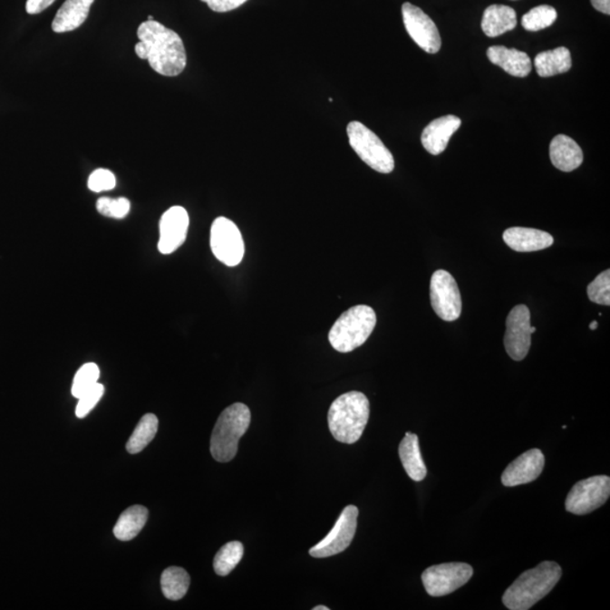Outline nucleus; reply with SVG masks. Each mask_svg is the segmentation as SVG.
Wrapping results in <instances>:
<instances>
[{
    "mask_svg": "<svg viewBox=\"0 0 610 610\" xmlns=\"http://www.w3.org/2000/svg\"><path fill=\"white\" fill-rule=\"evenodd\" d=\"M593 6L597 9V11L602 12L609 15L610 14V0H591Z\"/></svg>",
    "mask_w": 610,
    "mask_h": 610,
    "instance_id": "c9c22d12",
    "label": "nucleus"
},
{
    "mask_svg": "<svg viewBox=\"0 0 610 610\" xmlns=\"http://www.w3.org/2000/svg\"><path fill=\"white\" fill-rule=\"evenodd\" d=\"M56 2V0H27L26 2V13L30 15H35V14H40L45 11L49 6Z\"/></svg>",
    "mask_w": 610,
    "mask_h": 610,
    "instance_id": "f704fd0d",
    "label": "nucleus"
},
{
    "mask_svg": "<svg viewBox=\"0 0 610 610\" xmlns=\"http://www.w3.org/2000/svg\"><path fill=\"white\" fill-rule=\"evenodd\" d=\"M431 305L444 321H456L461 315L462 301L456 279L447 270L440 269L431 278Z\"/></svg>",
    "mask_w": 610,
    "mask_h": 610,
    "instance_id": "9d476101",
    "label": "nucleus"
},
{
    "mask_svg": "<svg viewBox=\"0 0 610 610\" xmlns=\"http://www.w3.org/2000/svg\"><path fill=\"white\" fill-rule=\"evenodd\" d=\"M504 347L508 356L515 361L525 360L531 346V334L536 328L531 325V315L528 306L516 305L507 318Z\"/></svg>",
    "mask_w": 610,
    "mask_h": 610,
    "instance_id": "9b49d317",
    "label": "nucleus"
},
{
    "mask_svg": "<svg viewBox=\"0 0 610 610\" xmlns=\"http://www.w3.org/2000/svg\"><path fill=\"white\" fill-rule=\"evenodd\" d=\"M490 63L515 77H526L530 74L533 63L526 53L517 49H508L503 45H493L488 50Z\"/></svg>",
    "mask_w": 610,
    "mask_h": 610,
    "instance_id": "6ab92c4d",
    "label": "nucleus"
},
{
    "mask_svg": "<svg viewBox=\"0 0 610 610\" xmlns=\"http://www.w3.org/2000/svg\"><path fill=\"white\" fill-rule=\"evenodd\" d=\"M251 423V412L245 403L236 402L219 415L210 438V453L218 462H228L237 456L238 441Z\"/></svg>",
    "mask_w": 610,
    "mask_h": 610,
    "instance_id": "20e7f679",
    "label": "nucleus"
},
{
    "mask_svg": "<svg viewBox=\"0 0 610 610\" xmlns=\"http://www.w3.org/2000/svg\"><path fill=\"white\" fill-rule=\"evenodd\" d=\"M472 575L474 570L470 564L444 563L426 568L421 575V581L426 593L432 597H443L465 586Z\"/></svg>",
    "mask_w": 610,
    "mask_h": 610,
    "instance_id": "0eeeda50",
    "label": "nucleus"
},
{
    "mask_svg": "<svg viewBox=\"0 0 610 610\" xmlns=\"http://www.w3.org/2000/svg\"><path fill=\"white\" fill-rule=\"evenodd\" d=\"M189 228V215L181 206H173L162 215L160 221L159 250L171 255L185 243Z\"/></svg>",
    "mask_w": 610,
    "mask_h": 610,
    "instance_id": "4468645a",
    "label": "nucleus"
},
{
    "mask_svg": "<svg viewBox=\"0 0 610 610\" xmlns=\"http://www.w3.org/2000/svg\"><path fill=\"white\" fill-rule=\"evenodd\" d=\"M461 126V119L456 116H446L435 119L423 131L421 144L429 153L440 155L446 150L451 137Z\"/></svg>",
    "mask_w": 610,
    "mask_h": 610,
    "instance_id": "dca6fc26",
    "label": "nucleus"
},
{
    "mask_svg": "<svg viewBox=\"0 0 610 610\" xmlns=\"http://www.w3.org/2000/svg\"><path fill=\"white\" fill-rule=\"evenodd\" d=\"M149 519V510L143 506H132L119 517L113 534L121 541H130L139 535Z\"/></svg>",
    "mask_w": 610,
    "mask_h": 610,
    "instance_id": "b1692460",
    "label": "nucleus"
},
{
    "mask_svg": "<svg viewBox=\"0 0 610 610\" xmlns=\"http://www.w3.org/2000/svg\"><path fill=\"white\" fill-rule=\"evenodd\" d=\"M159 430V419L154 414H146L137 424L134 432L126 444L127 451L136 455L144 450L153 441Z\"/></svg>",
    "mask_w": 610,
    "mask_h": 610,
    "instance_id": "a878e982",
    "label": "nucleus"
},
{
    "mask_svg": "<svg viewBox=\"0 0 610 610\" xmlns=\"http://www.w3.org/2000/svg\"><path fill=\"white\" fill-rule=\"evenodd\" d=\"M201 2L208 4L213 12L228 13L241 7L247 0H201Z\"/></svg>",
    "mask_w": 610,
    "mask_h": 610,
    "instance_id": "72a5a7b5",
    "label": "nucleus"
},
{
    "mask_svg": "<svg viewBox=\"0 0 610 610\" xmlns=\"http://www.w3.org/2000/svg\"><path fill=\"white\" fill-rule=\"evenodd\" d=\"M96 209L103 217L121 219L125 218L131 212V201L127 198H109V197H102L96 203Z\"/></svg>",
    "mask_w": 610,
    "mask_h": 610,
    "instance_id": "7c9ffc66",
    "label": "nucleus"
},
{
    "mask_svg": "<svg viewBox=\"0 0 610 610\" xmlns=\"http://www.w3.org/2000/svg\"><path fill=\"white\" fill-rule=\"evenodd\" d=\"M597 328H598V323H597V321L595 320V321H593V323L590 324V329L595 330V329H597Z\"/></svg>",
    "mask_w": 610,
    "mask_h": 610,
    "instance_id": "e433bc0d",
    "label": "nucleus"
},
{
    "mask_svg": "<svg viewBox=\"0 0 610 610\" xmlns=\"http://www.w3.org/2000/svg\"><path fill=\"white\" fill-rule=\"evenodd\" d=\"M347 136L352 149L371 169L380 173H392L394 159L382 140L360 121H352L347 126Z\"/></svg>",
    "mask_w": 610,
    "mask_h": 610,
    "instance_id": "423d86ee",
    "label": "nucleus"
},
{
    "mask_svg": "<svg viewBox=\"0 0 610 610\" xmlns=\"http://www.w3.org/2000/svg\"><path fill=\"white\" fill-rule=\"evenodd\" d=\"M100 378V369L95 363H86L82 366L73 382L72 393L75 398H80L87 390L94 387Z\"/></svg>",
    "mask_w": 610,
    "mask_h": 610,
    "instance_id": "c85d7f7f",
    "label": "nucleus"
},
{
    "mask_svg": "<svg viewBox=\"0 0 610 610\" xmlns=\"http://www.w3.org/2000/svg\"><path fill=\"white\" fill-rule=\"evenodd\" d=\"M104 393V387L101 383H96L94 387H92L90 390H87L85 393H82L80 398H78V403L76 406V416L78 419H84L87 415L90 414L91 411L98 405L100 399L102 398Z\"/></svg>",
    "mask_w": 610,
    "mask_h": 610,
    "instance_id": "2f4dec72",
    "label": "nucleus"
},
{
    "mask_svg": "<svg viewBox=\"0 0 610 610\" xmlns=\"http://www.w3.org/2000/svg\"><path fill=\"white\" fill-rule=\"evenodd\" d=\"M140 43L135 53L145 59L160 75H180L187 66L185 44L180 35L156 21L141 23L137 30Z\"/></svg>",
    "mask_w": 610,
    "mask_h": 610,
    "instance_id": "f257e3e1",
    "label": "nucleus"
},
{
    "mask_svg": "<svg viewBox=\"0 0 610 610\" xmlns=\"http://www.w3.org/2000/svg\"><path fill=\"white\" fill-rule=\"evenodd\" d=\"M189 586L190 576L182 567H168L160 576V588H162L164 597L173 602L185 597Z\"/></svg>",
    "mask_w": 610,
    "mask_h": 610,
    "instance_id": "393cba45",
    "label": "nucleus"
},
{
    "mask_svg": "<svg viewBox=\"0 0 610 610\" xmlns=\"http://www.w3.org/2000/svg\"><path fill=\"white\" fill-rule=\"evenodd\" d=\"M399 457H401L407 475L412 480L421 481L428 475V470L421 455L419 437L416 434L406 433L405 438L399 444Z\"/></svg>",
    "mask_w": 610,
    "mask_h": 610,
    "instance_id": "4be33fe9",
    "label": "nucleus"
},
{
    "mask_svg": "<svg viewBox=\"0 0 610 610\" xmlns=\"http://www.w3.org/2000/svg\"><path fill=\"white\" fill-rule=\"evenodd\" d=\"M314 610H329V608L325 606H316Z\"/></svg>",
    "mask_w": 610,
    "mask_h": 610,
    "instance_id": "4c0bfd02",
    "label": "nucleus"
},
{
    "mask_svg": "<svg viewBox=\"0 0 610 610\" xmlns=\"http://www.w3.org/2000/svg\"><path fill=\"white\" fill-rule=\"evenodd\" d=\"M589 300L600 305H610V270L599 274L586 287Z\"/></svg>",
    "mask_w": 610,
    "mask_h": 610,
    "instance_id": "c756f323",
    "label": "nucleus"
},
{
    "mask_svg": "<svg viewBox=\"0 0 610 610\" xmlns=\"http://www.w3.org/2000/svg\"><path fill=\"white\" fill-rule=\"evenodd\" d=\"M245 547L240 541H229L218 550L214 558V570L219 576H227L240 563Z\"/></svg>",
    "mask_w": 610,
    "mask_h": 610,
    "instance_id": "bb28decb",
    "label": "nucleus"
},
{
    "mask_svg": "<svg viewBox=\"0 0 610 610\" xmlns=\"http://www.w3.org/2000/svg\"><path fill=\"white\" fill-rule=\"evenodd\" d=\"M357 517H359V508L355 506H348L344 508L330 533L310 549L311 557L315 558L330 557L348 548L356 533Z\"/></svg>",
    "mask_w": 610,
    "mask_h": 610,
    "instance_id": "f8f14e48",
    "label": "nucleus"
},
{
    "mask_svg": "<svg viewBox=\"0 0 610 610\" xmlns=\"http://www.w3.org/2000/svg\"><path fill=\"white\" fill-rule=\"evenodd\" d=\"M210 247L214 256L228 267H236L245 257V242L240 229L227 218H218L213 222Z\"/></svg>",
    "mask_w": 610,
    "mask_h": 610,
    "instance_id": "1a4fd4ad",
    "label": "nucleus"
},
{
    "mask_svg": "<svg viewBox=\"0 0 610 610\" xmlns=\"http://www.w3.org/2000/svg\"><path fill=\"white\" fill-rule=\"evenodd\" d=\"M517 23L515 9L506 5H490L485 9L481 29L489 38H497L506 32L516 29Z\"/></svg>",
    "mask_w": 610,
    "mask_h": 610,
    "instance_id": "412c9836",
    "label": "nucleus"
},
{
    "mask_svg": "<svg viewBox=\"0 0 610 610\" xmlns=\"http://www.w3.org/2000/svg\"><path fill=\"white\" fill-rule=\"evenodd\" d=\"M503 240L517 252L544 250L554 243V237L549 233L528 228H508L503 233Z\"/></svg>",
    "mask_w": 610,
    "mask_h": 610,
    "instance_id": "f3484780",
    "label": "nucleus"
},
{
    "mask_svg": "<svg viewBox=\"0 0 610 610\" xmlns=\"http://www.w3.org/2000/svg\"><path fill=\"white\" fill-rule=\"evenodd\" d=\"M610 495L608 476H594L579 481L568 493L566 508L576 516L588 515L607 502Z\"/></svg>",
    "mask_w": 610,
    "mask_h": 610,
    "instance_id": "6e6552de",
    "label": "nucleus"
},
{
    "mask_svg": "<svg viewBox=\"0 0 610 610\" xmlns=\"http://www.w3.org/2000/svg\"><path fill=\"white\" fill-rule=\"evenodd\" d=\"M377 324V315L369 305H355L339 316L330 329L329 342L339 353H350L363 345Z\"/></svg>",
    "mask_w": 610,
    "mask_h": 610,
    "instance_id": "39448f33",
    "label": "nucleus"
},
{
    "mask_svg": "<svg viewBox=\"0 0 610 610\" xmlns=\"http://www.w3.org/2000/svg\"><path fill=\"white\" fill-rule=\"evenodd\" d=\"M571 53L566 47H559L540 53L535 58L537 74L540 77H552L564 74L571 70Z\"/></svg>",
    "mask_w": 610,
    "mask_h": 610,
    "instance_id": "5701e85b",
    "label": "nucleus"
},
{
    "mask_svg": "<svg viewBox=\"0 0 610 610\" xmlns=\"http://www.w3.org/2000/svg\"><path fill=\"white\" fill-rule=\"evenodd\" d=\"M545 457L539 449L522 453L506 468L502 474V484L507 488L531 483L544 470Z\"/></svg>",
    "mask_w": 610,
    "mask_h": 610,
    "instance_id": "2eb2a0df",
    "label": "nucleus"
},
{
    "mask_svg": "<svg viewBox=\"0 0 610 610\" xmlns=\"http://www.w3.org/2000/svg\"><path fill=\"white\" fill-rule=\"evenodd\" d=\"M557 18V9L548 5H540L522 16L521 24L527 31L537 32L553 25Z\"/></svg>",
    "mask_w": 610,
    "mask_h": 610,
    "instance_id": "cd10ccee",
    "label": "nucleus"
},
{
    "mask_svg": "<svg viewBox=\"0 0 610 610\" xmlns=\"http://www.w3.org/2000/svg\"><path fill=\"white\" fill-rule=\"evenodd\" d=\"M550 160L563 172H572L584 162V152L571 137L557 135L549 146Z\"/></svg>",
    "mask_w": 610,
    "mask_h": 610,
    "instance_id": "a211bd4d",
    "label": "nucleus"
},
{
    "mask_svg": "<svg viewBox=\"0 0 610 610\" xmlns=\"http://www.w3.org/2000/svg\"><path fill=\"white\" fill-rule=\"evenodd\" d=\"M87 186L93 192L112 190L116 187V177L110 169H98L91 174Z\"/></svg>",
    "mask_w": 610,
    "mask_h": 610,
    "instance_id": "473e14b6",
    "label": "nucleus"
},
{
    "mask_svg": "<svg viewBox=\"0 0 610 610\" xmlns=\"http://www.w3.org/2000/svg\"><path fill=\"white\" fill-rule=\"evenodd\" d=\"M402 12L403 24L414 43L426 53H439L441 49V36L432 18L411 3L403 4Z\"/></svg>",
    "mask_w": 610,
    "mask_h": 610,
    "instance_id": "ddd939ff",
    "label": "nucleus"
},
{
    "mask_svg": "<svg viewBox=\"0 0 610 610\" xmlns=\"http://www.w3.org/2000/svg\"><path fill=\"white\" fill-rule=\"evenodd\" d=\"M562 576L557 563L546 561L522 573L503 595V604L511 610H528L546 597Z\"/></svg>",
    "mask_w": 610,
    "mask_h": 610,
    "instance_id": "f03ea898",
    "label": "nucleus"
},
{
    "mask_svg": "<svg viewBox=\"0 0 610 610\" xmlns=\"http://www.w3.org/2000/svg\"><path fill=\"white\" fill-rule=\"evenodd\" d=\"M370 417V402L364 393L342 394L332 403L328 412L330 432L337 441L353 444L363 434Z\"/></svg>",
    "mask_w": 610,
    "mask_h": 610,
    "instance_id": "7ed1b4c3",
    "label": "nucleus"
},
{
    "mask_svg": "<svg viewBox=\"0 0 610 610\" xmlns=\"http://www.w3.org/2000/svg\"><path fill=\"white\" fill-rule=\"evenodd\" d=\"M95 0H66L54 16L53 31L66 34L80 27L89 17L90 9Z\"/></svg>",
    "mask_w": 610,
    "mask_h": 610,
    "instance_id": "aec40b11",
    "label": "nucleus"
}]
</instances>
